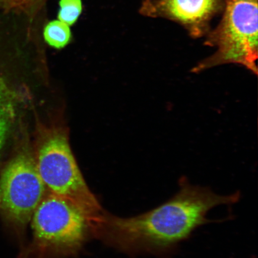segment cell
<instances>
[{
  "label": "cell",
  "instance_id": "1",
  "mask_svg": "<svg viewBox=\"0 0 258 258\" xmlns=\"http://www.w3.org/2000/svg\"><path fill=\"white\" fill-rule=\"evenodd\" d=\"M178 185L172 198L143 214L122 218L103 213L92 233L130 256L170 258L197 229L219 222L208 218L212 209L241 198L239 191L218 195L209 186L192 184L186 177H180Z\"/></svg>",
  "mask_w": 258,
  "mask_h": 258
},
{
  "label": "cell",
  "instance_id": "2",
  "mask_svg": "<svg viewBox=\"0 0 258 258\" xmlns=\"http://www.w3.org/2000/svg\"><path fill=\"white\" fill-rule=\"evenodd\" d=\"M38 174L47 193L72 203L95 222L104 213L89 188L62 129L38 130L33 150Z\"/></svg>",
  "mask_w": 258,
  "mask_h": 258
},
{
  "label": "cell",
  "instance_id": "3",
  "mask_svg": "<svg viewBox=\"0 0 258 258\" xmlns=\"http://www.w3.org/2000/svg\"><path fill=\"white\" fill-rule=\"evenodd\" d=\"M32 258L76 256L92 233L85 213L62 198L46 193L31 219Z\"/></svg>",
  "mask_w": 258,
  "mask_h": 258
},
{
  "label": "cell",
  "instance_id": "4",
  "mask_svg": "<svg viewBox=\"0 0 258 258\" xmlns=\"http://www.w3.org/2000/svg\"><path fill=\"white\" fill-rule=\"evenodd\" d=\"M220 23L209 31L206 46L217 48L194 68L198 73L227 63L244 66L257 73V0H226Z\"/></svg>",
  "mask_w": 258,
  "mask_h": 258
},
{
  "label": "cell",
  "instance_id": "5",
  "mask_svg": "<svg viewBox=\"0 0 258 258\" xmlns=\"http://www.w3.org/2000/svg\"><path fill=\"white\" fill-rule=\"evenodd\" d=\"M46 193L33 150L25 147L12 158L0 176V215L15 230L23 232Z\"/></svg>",
  "mask_w": 258,
  "mask_h": 258
},
{
  "label": "cell",
  "instance_id": "6",
  "mask_svg": "<svg viewBox=\"0 0 258 258\" xmlns=\"http://www.w3.org/2000/svg\"><path fill=\"white\" fill-rule=\"evenodd\" d=\"M226 0H145L142 15L161 18L182 25L193 38L204 36L210 31L212 19L223 11Z\"/></svg>",
  "mask_w": 258,
  "mask_h": 258
},
{
  "label": "cell",
  "instance_id": "7",
  "mask_svg": "<svg viewBox=\"0 0 258 258\" xmlns=\"http://www.w3.org/2000/svg\"><path fill=\"white\" fill-rule=\"evenodd\" d=\"M43 35L46 43L57 49L66 47L72 39L70 26L59 20L49 22L44 28Z\"/></svg>",
  "mask_w": 258,
  "mask_h": 258
},
{
  "label": "cell",
  "instance_id": "8",
  "mask_svg": "<svg viewBox=\"0 0 258 258\" xmlns=\"http://www.w3.org/2000/svg\"><path fill=\"white\" fill-rule=\"evenodd\" d=\"M58 20L72 26L78 20L82 12V0H60Z\"/></svg>",
  "mask_w": 258,
  "mask_h": 258
},
{
  "label": "cell",
  "instance_id": "9",
  "mask_svg": "<svg viewBox=\"0 0 258 258\" xmlns=\"http://www.w3.org/2000/svg\"><path fill=\"white\" fill-rule=\"evenodd\" d=\"M9 127V114L4 102L0 98V150L4 144Z\"/></svg>",
  "mask_w": 258,
  "mask_h": 258
},
{
  "label": "cell",
  "instance_id": "10",
  "mask_svg": "<svg viewBox=\"0 0 258 258\" xmlns=\"http://www.w3.org/2000/svg\"><path fill=\"white\" fill-rule=\"evenodd\" d=\"M4 2L9 8L19 7L18 0H4Z\"/></svg>",
  "mask_w": 258,
  "mask_h": 258
},
{
  "label": "cell",
  "instance_id": "11",
  "mask_svg": "<svg viewBox=\"0 0 258 258\" xmlns=\"http://www.w3.org/2000/svg\"><path fill=\"white\" fill-rule=\"evenodd\" d=\"M33 1V0H18L19 7H23L26 5H28L29 3H30Z\"/></svg>",
  "mask_w": 258,
  "mask_h": 258
}]
</instances>
